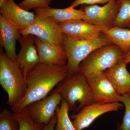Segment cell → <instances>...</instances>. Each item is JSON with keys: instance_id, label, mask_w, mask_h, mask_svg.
Returning <instances> with one entry per match:
<instances>
[{"instance_id": "cell-18", "label": "cell", "mask_w": 130, "mask_h": 130, "mask_svg": "<svg viewBox=\"0 0 130 130\" xmlns=\"http://www.w3.org/2000/svg\"><path fill=\"white\" fill-rule=\"evenodd\" d=\"M102 32L106 35L112 43L118 46L125 54L130 51V29L114 26L105 30Z\"/></svg>"}, {"instance_id": "cell-22", "label": "cell", "mask_w": 130, "mask_h": 130, "mask_svg": "<svg viewBox=\"0 0 130 130\" xmlns=\"http://www.w3.org/2000/svg\"><path fill=\"white\" fill-rule=\"evenodd\" d=\"M0 130H19L14 113L6 108L0 113Z\"/></svg>"}, {"instance_id": "cell-25", "label": "cell", "mask_w": 130, "mask_h": 130, "mask_svg": "<svg viewBox=\"0 0 130 130\" xmlns=\"http://www.w3.org/2000/svg\"><path fill=\"white\" fill-rule=\"evenodd\" d=\"M117 0H75L72 3L71 6L75 8L80 5H95L98 4H105Z\"/></svg>"}, {"instance_id": "cell-21", "label": "cell", "mask_w": 130, "mask_h": 130, "mask_svg": "<svg viewBox=\"0 0 130 130\" xmlns=\"http://www.w3.org/2000/svg\"><path fill=\"white\" fill-rule=\"evenodd\" d=\"M14 115L18 122L19 130H42L44 127L34 123L26 108Z\"/></svg>"}, {"instance_id": "cell-19", "label": "cell", "mask_w": 130, "mask_h": 130, "mask_svg": "<svg viewBox=\"0 0 130 130\" xmlns=\"http://www.w3.org/2000/svg\"><path fill=\"white\" fill-rule=\"evenodd\" d=\"M69 112L67 103L62 99L60 106L56 109L55 130H76L70 120Z\"/></svg>"}, {"instance_id": "cell-17", "label": "cell", "mask_w": 130, "mask_h": 130, "mask_svg": "<svg viewBox=\"0 0 130 130\" xmlns=\"http://www.w3.org/2000/svg\"><path fill=\"white\" fill-rule=\"evenodd\" d=\"M34 10L35 13L50 17L57 24L82 20L84 16L83 9H76L71 6L62 9L49 7L36 8Z\"/></svg>"}, {"instance_id": "cell-27", "label": "cell", "mask_w": 130, "mask_h": 130, "mask_svg": "<svg viewBox=\"0 0 130 130\" xmlns=\"http://www.w3.org/2000/svg\"><path fill=\"white\" fill-rule=\"evenodd\" d=\"M123 60L127 64L130 63V50L127 53L125 54L123 58Z\"/></svg>"}, {"instance_id": "cell-10", "label": "cell", "mask_w": 130, "mask_h": 130, "mask_svg": "<svg viewBox=\"0 0 130 130\" xmlns=\"http://www.w3.org/2000/svg\"><path fill=\"white\" fill-rule=\"evenodd\" d=\"M124 105L120 102L100 104L92 103L85 106L71 118L76 130H82L88 127L99 116L109 112L122 109Z\"/></svg>"}, {"instance_id": "cell-11", "label": "cell", "mask_w": 130, "mask_h": 130, "mask_svg": "<svg viewBox=\"0 0 130 130\" xmlns=\"http://www.w3.org/2000/svg\"><path fill=\"white\" fill-rule=\"evenodd\" d=\"M0 13L19 31L31 25L36 18V13L22 9L14 0H0Z\"/></svg>"}, {"instance_id": "cell-16", "label": "cell", "mask_w": 130, "mask_h": 130, "mask_svg": "<svg viewBox=\"0 0 130 130\" xmlns=\"http://www.w3.org/2000/svg\"><path fill=\"white\" fill-rule=\"evenodd\" d=\"M127 65L123 60L104 72L119 94L130 97V74Z\"/></svg>"}, {"instance_id": "cell-5", "label": "cell", "mask_w": 130, "mask_h": 130, "mask_svg": "<svg viewBox=\"0 0 130 130\" xmlns=\"http://www.w3.org/2000/svg\"><path fill=\"white\" fill-rule=\"evenodd\" d=\"M125 54L113 43L105 45L95 50L80 63L77 72L88 76L104 72L123 60Z\"/></svg>"}, {"instance_id": "cell-20", "label": "cell", "mask_w": 130, "mask_h": 130, "mask_svg": "<svg viewBox=\"0 0 130 130\" xmlns=\"http://www.w3.org/2000/svg\"><path fill=\"white\" fill-rule=\"evenodd\" d=\"M120 8L115 19L114 26L126 28L130 22V0H118Z\"/></svg>"}, {"instance_id": "cell-1", "label": "cell", "mask_w": 130, "mask_h": 130, "mask_svg": "<svg viewBox=\"0 0 130 130\" xmlns=\"http://www.w3.org/2000/svg\"><path fill=\"white\" fill-rule=\"evenodd\" d=\"M68 74L66 65L38 63L26 74V92L19 102L11 107L12 112H19L29 105L46 98Z\"/></svg>"}, {"instance_id": "cell-7", "label": "cell", "mask_w": 130, "mask_h": 130, "mask_svg": "<svg viewBox=\"0 0 130 130\" xmlns=\"http://www.w3.org/2000/svg\"><path fill=\"white\" fill-rule=\"evenodd\" d=\"M118 0L112 1L103 6L88 5L82 9L84 12L83 20L106 29L114 27L115 19L120 8Z\"/></svg>"}, {"instance_id": "cell-8", "label": "cell", "mask_w": 130, "mask_h": 130, "mask_svg": "<svg viewBox=\"0 0 130 130\" xmlns=\"http://www.w3.org/2000/svg\"><path fill=\"white\" fill-rule=\"evenodd\" d=\"M85 77L90 87L94 102L104 104L122 102V96L114 88L104 72Z\"/></svg>"}, {"instance_id": "cell-26", "label": "cell", "mask_w": 130, "mask_h": 130, "mask_svg": "<svg viewBox=\"0 0 130 130\" xmlns=\"http://www.w3.org/2000/svg\"><path fill=\"white\" fill-rule=\"evenodd\" d=\"M56 123V117L55 114L50 122L47 124L44 125L42 130H55V127Z\"/></svg>"}, {"instance_id": "cell-12", "label": "cell", "mask_w": 130, "mask_h": 130, "mask_svg": "<svg viewBox=\"0 0 130 130\" xmlns=\"http://www.w3.org/2000/svg\"><path fill=\"white\" fill-rule=\"evenodd\" d=\"M63 34L72 39L90 40L100 36L105 28L83 20L58 24Z\"/></svg>"}, {"instance_id": "cell-13", "label": "cell", "mask_w": 130, "mask_h": 130, "mask_svg": "<svg viewBox=\"0 0 130 130\" xmlns=\"http://www.w3.org/2000/svg\"><path fill=\"white\" fill-rule=\"evenodd\" d=\"M34 38L35 36L32 35H22L19 40L21 48L17 54L16 62L23 69L26 76L40 63Z\"/></svg>"}, {"instance_id": "cell-6", "label": "cell", "mask_w": 130, "mask_h": 130, "mask_svg": "<svg viewBox=\"0 0 130 130\" xmlns=\"http://www.w3.org/2000/svg\"><path fill=\"white\" fill-rule=\"evenodd\" d=\"M35 13V21L28 28L19 31L21 35H33L52 44L63 46V34L58 24L48 16Z\"/></svg>"}, {"instance_id": "cell-14", "label": "cell", "mask_w": 130, "mask_h": 130, "mask_svg": "<svg viewBox=\"0 0 130 130\" xmlns=\"http://www.w3.org/2000/svg\"><path fill=\"white\" fill-rule=\"evenodd\" d=\"M34 40L40 63L59 66L66 65L67 56L64 46L52 44L35 36Z\"/></svg>"}, {"instance_id": "cell-3", "label": "cell", "mask_w": 130, "mask_h": 130, "mask_svg": "<svg viewBox=\"0 0 130 130\" xmlns=\"http://www.w3.org/2000/svg\"><path fill=\"white\" fill-rule=\"evenodd\" d=\"M53 91L60 94L67 103L69 111L78 112L85 106L94 103L86 77L78 72L68 74Z\"/></svg>"}, {"instance_id": "cell-9", "label": "cell", "mask_w": 130, "mask_h": 130, "mask_svg": "<svg viewBox=\"0 0 130 130\" xmlns=\"http://www.w3.org/2000/svg\"><path fill=\"white\" fill-rule=\"evenodd\" d=\"M62 100L59 93L53 91L51 95L29 105L26 109L34 123L44 126L47 124L55 115L56 109Z\"/></svg>"}, {"instance_id": "cell-23", "label": "cell", "mask_w": 130, "mask_h": 130, "mask_svg": "<svg viewBox=\"0 0 130 130\" xmlns=\"http://www.w3.org/2000/svg\"><path fill=\"white\" fill-rule=\"evenodd\" d=\"M122 102L125 107V111L123 122L118 125L117 130H130V97L122 96Z\"/></svg>"}, {"instance_id": "cell-29", "label": "cell", "mask_w": 130, "mask_h": 130, "mask_svg": "<svg viewBox=\"0 0 130 130\" xmlns=\"http://www.w3.org/2000/svg\"><path fill=\"white\" fill-rule=\"evenodd\" d=\"M52 1H53V0H48V3L49 4H50V3Z\"/></svg>"}, {"instance_id": "cell-24", "label": "cell", "mask_w": 130, "mask_h": 130, "mask_svg": "<svg viewBox=\"0 0 130 130\" xmlns=\"http://www.w3.org/2000/svg\"><path fill=\"white\" fill-rule=\"evenodd\" d=\"M18 5L22 9L28 11L32 9L50 7L48 0H23Z\"/></svg>"}, {"instance_id": "cell-2", "label": "cell", "mask_w": 130, "mask_h": 130, "mask_svg": "<svg viewBox=\"0 0 130 130\" xmlns=\"http://www.w3.org/2000/svg\"><path fill=\"white\" fill-rule=\"evenodd\" d=\"M0 84L7 93V105L14 106L24 97L27 88L26 77L16 61L8 56L3 48L0 50Z\"/></svg>"}, {"instance_id": "cell-15", "label": "cell", "mask_w": 130, "mask_h": 130, "mask_svg": "<svg viewBox=\"0 0 130 130\" xmlns=\"http://www.w3.org/2000/svg\"><path fill=\"white\" fill-rule=\"evenodd\" d=\"M22 35L19 30L0 14V44L9 58L16 61V43Z\"/></svg>"}, {"instance_id": "cell-28", "label": "cell", "mask_w": 130, "mask_h": 130, "mask_svg": "<svg viewBox=\"0 0 130 130\" xmlns=\"http://www.w3.org/2000/svg\"><path fill=\"white\" fill-rule=\"evenodd\" d=\"M126 28H128V29H130V22L129 24H128Z\"/></svg>"}, {"instance_id": "cell-4", "label": "cell", "mask_w": 130, "mask_h": 130, "mask_svg": "<svg viewBox=\"0 0 130 130\" xmlns=\"http://www.w3.org/2000/svg\"><path fill=\"white\" fill-rule=\"evenodd\" d=\"M111 43L108 37L103 32L98 37L90 40L72 39L63 34V46L67 56L66 66L68 74L77 72L80 63L93 51Z\"/></svg>"}]
</instances>
